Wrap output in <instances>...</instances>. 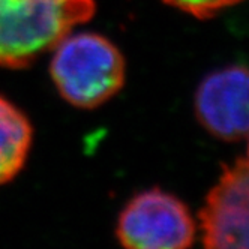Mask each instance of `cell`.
I'll return each instance as SVG.
<instances>
[{
  "mask_svg": "<svg viewBox=\"0 0 249 249\" xmlns=\"http://www.w3.org/2000/svg\"><path fill=\"white\" fill-rule=\"evenodd\" d=\"M32 140L33 129L27 116L0 96V186L23 170Z\"/></svg>",
  "mask_w": 249,
  "mask_h": 249,
  "instance_id": "cell-6",
  "label": "cell"
},
{
  "mask_svg": "<svg viewBox=\"0 0 249 249\" xmlns=\"http://www.w3.org/2000/svg\"><path fill=\"white\" fill-rule=\"evenodd\" d=\"M246 159H248V162H249V144H248V158Z\"/></svg>",
  "mask_w": 249,
  "mask_h": 249,
  "instance_id": "cell-8",
  "label": "cell"
},
{
  "mask_svg": "<svg viewBox=\"0 0 249 249\" xmlns=\"http://www.w3.org/2000/svg\"><path fill=\"white\" fill-rule=\"evenodd\" d=\"M201 126L224 141L249 135V68L230 65L206 75L195 93Z\"/></svg>",
  "mask_w": 249,
  "mask_h": 249,
  "instance_id": "cell-5",
  "label": "cell"
},
{
  "mask_svg": "<svg viewBox=\"0 0 249 249\" xmlns=\"http://www.w3.org/2000/svg\"><path fill=\"white\" fill-rule=\"evenodd\" d=\"M50 75L68 104L92 110L123 87L126 65L108 38L92 32H71L53 50Z\"/></svg>",
  "mask_w": 249,
  "mask_h": 249,
  "instance_id": "cell-2",
  "label": "cell"
},
{
  "mask_svg": "<svg viewBox=\"0 0 249 249\" xmlns=\"http://www.w3.org/2000/svg\"><path fill=\"white\" fill-rule=\"evenodd\" d=\"M95 11V0H0V68L29 66Z\"/></svg>",
  "mask_w": 249,
  "mask_h": 249,
  "instance_id": "cell-1",
  "label": "cell"
},
{
  "mask_svg": "<svg viewBox=\"0 0 249 249\" xmlns=\"http://www.w3.org/2000/svg\"><path fill=\"white\" fill-rule=\"evenodd\" d=\"M206 248H249V162L224 164L200 210Z\"/></svg>",
  "mask_w": 249,
  "mask_h": 249,
  "instance_id": "cell-4",
  "label": "cell"
},
{
  "mask_svg": "<svg viewBox=\"0 0 249 249\" xmlns=\"http://www.w3.org/2000/svg\"><path fill=\"white\" fill-rule=\"evenodd\" d=\"M116 236L129 249H183L195 239L188 206L162 189L137 194L120 212Z\"/></svg>",
  "mask_w": 249,
  "mask_h": 249,
  "instance_id": "cell-3",
  "label": "cell"
},
{
  "mask_svg": "<svg viewBox=\"0 0 249 249\" xmlns=\"http://www.w3.org/2000/svg\"><path fill=\"white\" fill-rule=\"evenodd\" d=\"M164 2L194 18L209 20L216 17L221 11L234 6L243 0H164Z\"/></svg>",
  "mask_w": 249,
  "mask_h": 249,
  "instance_id": "cell-7",
  "label": "cell"
}]
</instances>
